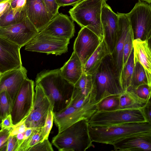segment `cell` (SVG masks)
Listing matches in <instances>:
<instances>
[{"label":"cell","instance_id":"cell-1","mask_svg":"<svg viewBox=\"0 0 151 151\" xmlns=\"http://www.w3.org/2000/svg\"><path fill=\"white\" fill-rule=\"evenodd\" d=\"M35 83L43 90L53 112L63 109L69 104L74 85L63 78L60 69L41 72L37 76Z\"/></svg>","mask_w":151,"mask_h":151},{"label":"cell","instance_id":"cell-2","mask_svg":"<svg viewBox=\"0 0 151 151\" xmlns=\"http://www.w3.org/2000/svg\"><path fill=\"white\" fill-rule=\"evenodd\" d=\"M91 76L94 89L91 99L93 104H97L108 96L119 94L123 91L111 54L106 57L96 71Z\"/></svg>","mask_w":151,"mask_h":151},{"label":"cell","instance_id":"cell-3","mask_svg":"<svg viewBox=\"0 0 151 151\" xmlns=\"http://www.w3.org/2000/svg\"><path fill=\"white\" fill-rule=\"evenodd\" d=\"M92 142L87 119L79 121L58 133L52 140L59 151H85L94 147Z\"/></svg>","mask_w":151,"mask_h":151},{"label":"cell","instance_id":"cell-4","mask_svg":"<svg viewBox=\"0 0 151 151\" xmlns=\"http://www.w3.org/2000/svg\"><path fill=\"white\" fill-rule=\"evenodd\" d=\"M88 131L93 142L112 145L129 136L151 132V123L148 122H132L105 126L88 125Z\"/></svg>","mask_w":151,"mask_h":151},{"label":"cell","instance_id":"cell-5","mask_svg":"<svg viewBox=\"0 0 151 151\" xmlns=\"http://www.w3.org/2000/svg\"><path fill=\"white\" fill-rule=\"evenodd\" d=\"M104 0H82L68 12L73 21L81 27H86L101 41L104 34L101 21L102 7Z\"/></svg>","mask_w":151,"mask_h":151},{"label":"cell","instance_id":"cell-6","mask_svg":"<svg viewBox=\"0 0 151 151\" xmlns=\"http://www.w3.org/2000/svg\"><path fill=\"white\" fill-rule=\"evenodd\" d=\"M147 122L141 109H118L97 111L88 120L92 126H105L132 122Z\"/></svg>","mask_w":151,"mask_h":151},{"label":"cell","instance_id":"cell-7","mask_svg":"<svg viewBox=\"0 0 151 151\" xmlns=\"http://www.w3.org/2000/svg\"><path fill=\"white\" fill-rule=\"evenodd\" d=\"M133 30L134 39L147 40L151 37V6L139 1L127 14Z\"/></svg>","mask_w":151,"mask_h":151},{"label":"cell","instance_id":"cell-8","mask_svg":"<svg viewBox=\"0 0 151 151\" xmlns=\"http://www.w3.org/2000/svg\"><path fill=\"white\" fill-rule=\"evenodd\" d=\"M35 94L34 81L26 78L12 105L11 115L14 125L24 120L29 115L33 106Z\"/></svg>","mask_w":151,"mask_h":151},{"label":"cell","instance_id":"cell-9","mask_svg":"<svg viewBox=\"0 0 151 151\" xmlns=\"http://www.w3.org/2000/svg\"><path fill=\"white\" fill-rule=\"evenodd\" d=\"M96 104L90 103L80 107L68 105L63 109L53 112L54 121L58 133L79 121L88 120L97 111Z\"/></svg>","mask_w":151,"mask_h":151},{"label":"cell","instance_id":"cell-10","mask_svg":"<svg viewBox=\"0 0 151 151\" xmlns=\"http://www.w3.org/2000/svg\"><path fill=\"white\" fill-rule=\"evenodd\" d=\"M70 40L49 36L40 32L25 45V50L47 54L60 55L68 51Z\"/></svg>","mask_w":151,"mask_h":151},{"label":"cell","instance_id":"cell-11","mask_svg":"<svg viewBox=\"0 0 151 151\" xmlns=\"http://www.w3.org/2000/svg\"><path fill=\"white\" fill-rule=\"evenodd\" d=\"M39 32L27 17L18 23L0 27V36L21 48L26 45Z\"/></svg>","mask_w":151,"mask_h":151},{"label":"cell","instance_id":"cell-12","mask_svg":"<svg viewBox=\"0 0 151 151\" xmlns=\"http://www.w3.org/2000/svg\"><path fill=\"white\" fill-rule=\"evenodd\" d=\"M33 106L28 116L25 119L26 127L29 128H42L46 120L51 107L49 101L42 88L36 85Z\"/></svg>","mask_w":151,"mask_h":151},{"label":"cell","instance_id":"cell-13","mask_svg":"<svg viewBox=\"0 0 151 151\" xmlns=\"http://www.w3.org/2000/svg\"><path fill=\"white\" fill-rule=\"evenodd\" d=\"M101 41L86 27H81L73 45V52L80 59L82 67L96 50Z\"/></svg>","mask_w":151,"mask_h":151},{"label":"cell","instance_id":"cell-14","mask_svg":"<svg viewBox=\"0 0 151 151\" xmlns=\"http://www.w3.org/2000/svg\"><path fill=\"white\" fill-rule=\"evenodd\" d=\"M21 48L0 36V74L22 66Z\"/></svg>","mask_w":151,"mask_h":151},{"label":"cell","instance_id":"cell-15","mask_svg":"<svg viewBox=\"0 0 151 151\" xmlns=\"http://www.w3.org/2000/svg\"><path fill=\"white\" fill-rule=\"evenodd\" d=\"M40 32L49 36L70 40L74 36L75 26L68 15L58 13Z\"/></svg>","mask_w":151,"mask_h":151},{"label":"cell","instance_id":"cell-16","mask_svg":"<svg viewBox=\"0 0 151 151\" xmlns=\"http://www.w3.org/2000/svg\"><path fill=\"white\" fill-rule=\"evenodd\" d=\"M104 0L102 7L101 21L105 35L104 40L111 53L116 43L119 30V18L117 14Z\"/></svg>","mask_w":151,"mask_h":151},{"label":"cell","instance_id":"cell-17","mask_svg":"<svg viewBox=\"0 0 151 151\" xmlns=\"http://www.w3.org/2000/svg\"><path fill=\"white\" fill-rule=\"evenodd\" d=\"M27 72L22 66L0 74V93L6 92L12 104L21 85L27 78Z\"/></svg>","mask_w":151,"mask_h":151},{"label":"cell","instance_id":"cell-18","mask_svg":"<svg viewBox=\"0 0 151 151\" xmlns=\"http://www.w3.org/2000/svg\"><path fill=\"white\" fill-rule=\"evenodd\" d=\"M115 151H151V132L138 133L124 138L112 145Z\"/></svg>","mask_w":151,"mask_h":151},{"label":"cell","instance_id":"cell-19","mask_svg":"<svg viewBox=\"0 0 151 151\" xmlns=\"http://www.w3.org/2000/svg\"><path fill=\"white\" fill-rule=\"evenodd\" d=\"M119 30L114 48L111 53L114 65L119 77L123 66V48L125 37L130 25L127 14L117 12Z\"/></svg>","mask_w":151,"mask_h":151},{"label":"cell","instance_id":"cell-20","mask_svg":"<svg viewBox=\"0 0 151 151\" xmlns=\"http://www.w3.org/2000/svg\"><path fill=\"white\" fill-rule=\"evenodd\" d=\"M25 6L27 17L40 32L51 19L43 0H26Z\"/></svg>","mask_w":151,"mask_h":151},{"label":"cell","instance_id":"cell-21","mask_svg":"<svg viewBox=\"0 0 151 151\" xmlns=\"http://www.w3.org/2000/svg\"><path fill=\"white\" fill-rule=\"evenodd\" d=\"M149 41L134 39L133 42L134 64L138 62L144 68L151 85V51Z\"/></svg>","mask_w":151,"mask_h":151},{"label":"cell","instance_id":"cell-22","mask_svg":"<svg viewBox=\"0 0 151 151\" xmlns=\"http://www.w3.org/2000/svg\"><path fill=\"white\" fill-rule=\"evenodd\" d=\"M111 54L104 39L101 42L96 50L82 67L83 73L93 75L97 70L106 57Z\"/></svg>","mask_w":151,"mask_h":151},{"label":"cell","instance_id":"cell-23","mask_svg":"<svg viewBox=\"0 0 151 151\" xmlns=\"http://www.w3.org/2000/svg\"><path fill=\"white\" fill-rule=\"evenodd\" d=\"M60 69L63 78L74 85L83 73L81 62L74 52L69 60Z\"/></svg>","mask_w":151,"mask_h":151},{"label":"cell","instance_id":"cell-24","mask_svg":"<svg viewBox=\"0 0 151 151\" xmlns=\"http://www.w3.org/2000/svg\"><path fill=\"white\" fill-rule=\"evenodd\" d=\"M148 100L139 98L131 90H126L119 95L118 109H140Z\"/></svg>","mask_w":151,"mask_h":151},{"label":"cell","instance_id":"cell-25","mask_svg":"<svg viewBox=\"0 0 151 151\" xmlns=\"http://www.w3.org/2000/svg\"><path fill=\"white\" fill-rule=\"evenodd\" d=\"M27 17L25 6L22 9L11 7L0 17V27H5L19 22Z\"/></svg>","mask_w":151,"mask_h":151},{"label":"cell","instance_id":"cell-26","mask_svg":"<svg viewBox=\"0 0 151 151\" xmlns=\"http://www.w3.org/2000/svg\"><path fill=\"white\" fill-rule=\"evenodd\" d=\"M134 65L133 48L125 64L122 68L119 77L123 91L127 90L129 86Z\"/></svg>","mask_w":151,"mask_h":151},{"label":"cell","instance_id":"cell-27","mask_svg":"<svg viewBox=\"0 0 151 151\" xmlns=\"http://www.w3.org/2000/svg\"><path fill=\"white\" fill-rule=\"evenodd\" d=\"M74 88L85 97L90 96L91 98L94 89L92 76L83 73L74 85Z\"/></svg>","mask_w":151,"mask_h":151},{"label":"cell","instance_id":"cell-28","mask_svg":"<svg viewBox=\"0 0 151 151\" xmlns=\"http://www.w3.org/2000/svg\"><path fill=\"white\" fill-rule=\"evenodd\" d=\"M145 84L151 86L144 68L140 63L136 62L134 63L130 86L127 89L134 88L139 85Z\"/></svg>","mask_w":151,"mask_h":151},{"label":"cell","instance_id":"cell-29","mask_svg":"<svg viewBox=\"0 0 151 151\" xmlns=\"http://www.w3.org/2000/svg\"><path fill=\"white\" fill-rule=\"evenodd\" d=\"M119 95L108 96L96 104L97 111H109L118 109Z\"/></svg>","mask_w":151,"mask_h":151},{"label":"cell","instance_id":"cell-30","mask_svg":"<svg viewBox=\"0 0 151 151\" xmlns=\"http://www.w3.org/2000/svg\"><path fill=\"white\" fill-rule=\"evenodd\" d=\"M12 104L6 93H0V118L3 120L11 114Z\"/></svg>","mask_w":151,"mask_h":151},{"label":"cell","instance_id":"cell-31","mask_svg":"<svg viewBox=\"0 0 151 151\" xmlns=\"http://www.w3.org/2000/svg\"><path fill=\"white\" fill-rule=\"evenodd\" d=\"M134 39V33L131 25H130L125 37L124 44L122 68L125 64L133 48V42Z\"/></svg>","mask_w":151,"mask_h":151},{"label":"cell","instance_id":"cell-32","mask_svg":"<svg viewBox=\"0 0 151 151\" xmlns=\"http://www.w3.org/2000/svg\"><path fill=\"white\" fill-rule=\"evenodd\" d=\"M53 120V112L51 107H50L48 110L44 124L41 129L40 135L43 141L48 139L52 127Z\"/></svg>","mask_w":151,"mask_h":151},{"label":"cell","instance_id":"cell-33","mask_svg":"<svg viewBox=\"0 0 151 151\" xmlns=\"http://www.w3.org/2000/svg\"><path fill=\"white\" fill-rule=\"evenodd\" d=\"M127 90L132 91L138 97L142 99L147 101L151 99V87L148 84H142L134 88Z\"/></svg>","mask_w":151,"mask_h":151},{"label":"cell","instance_id":"cell-34","mask_svg":"<svg viewBox=\"0 0 151 151\" xmlns=\"http://www.w3.org/2000/svg\"><path fill=\"white\" fill-rule=\"evenodd\" d=\"M51 19L58 14L60 6L56 0H43Z\"/></svg>","mask_w":151,"mask_h":151},{"label":"cell","instance_id":"cell-35","mask_svg":"<svg viewBox=\"0 0 151 151\" xmlns=\"http://www.w3.org/2000/svg\"><path fill=\"white\" fill-rule=\"evenodd\" d=\"M52 145L48 139L37 143L31 147L29 151H53Z\"/></svg>","mask_w":151,"mask_h":151},{"label":"cell","instance_id":"cell-36","mask_svg":"<svg viewBox=\"0 0 151 151\" xmlns=\"http://www.w3.org/2000/svg\"><path fill=\"white\" fill-rule=\"evenodd\" d=\"M12 128L0 130V151H6Z\"/></svg>","mask_w":151,"mask_h":151},{"label":"cell","instance_id":"cell-37","mask_svg":"<svg viewBox=\"0 0 151 151\" xmlns=\"http://www.w3.org/2000/svg\"><path fill=\"white\" fill-rule=\"evenodd\" d=\"M29 128H27L25 124V119L14 125L12 128L10 136H13L19 133L24 132Z\"/></svg>","mask_w":151,"mask_h":151},{"label":"cell","instance_id":"cell-38","mask_svg":"<svg viewBox=\"0 0 151 151\" xmlns=\"http://www.w3.org/2000/svg\"><path fill=\"white\" fill-rule=\"evenodd\" d=\"M18 146L16 135L10 136L8 140L6 151H17Z\"/></svg>","mask_w":151,"mask_h":151},{"label":"cell","instance_id":"cell-39","mask_svg":"<svg viewBox=\"0 0 151 151\" xmlns=\"http://www.w3.org/2000/svg\"><path fill=\"white\" fill-rule=\"evenodd\" d=\"M141 109L142 111L147 122L151 123V99H150L145 105Z\"/></svg>","mask_w":151,"mask_h":151},{"label":"cell","instance_id":"cell-40","mask_svg":"<svg viewBox=\"0 0 151 151\" xmlns=\"http://www.w3.org/2000/svg\"><path fill=\"white\" fill-rule=\"evenodd\" d=\"M14 125L13 123L11 114L6 116L2 120L1 124V129H5L13 127Z\"/></svg>","mask_w":151,"mask_h":151},{"label":"cell","instance_id":"cell-41","mask_svg":"<svg viewBox=\"0 0 151 151\" xmlns=\"http://www.w3.org/2000/svg\"><path fill=\"white\" fill-rule=\"evenodd\" d=\"M82 0H56L60 7L68 6H75Z\"/></svg>","mask_w":151,"mask_h":151},{"label":"cell","instance_id":"cell-42","mask_svg":"<svg viewBox=\"0 0 151 151\" xmlns=\"http://www.w3.org/2000/svg\"><path fill=\"white\" fill-rule=\"evenodd\" d=\"M11 0H6L0 2V17L11 7Z\"/></svg>","mask_w":151,"mask_h":151},{"label":"cell","instance_id":"cell-43","mask_svg":"<svg viewBox=\"0 0 151 151\" xmlns=\"http://www.w3.org/2000/svg\"><path fill=\"white\" fill-rule=\"evenodd\" d=\"M24 132L23 133H19L17 135H16L18 145V148L22 143L24 141Z\"/></svg>","mask_w":151,"mask_h":151},{"label":"cell","instance_id":"cell-44","mask_svg":"<svg viewBox=\"0 0 151 151\" xmlns=\"http://www.w3.org/2000/svg\"><path fill=\"white\" fill-rule=\"evenodd\" d=\"M26 0H19L15 7L18 9H22L25 5Z\"/></svg>","mask_w":151,"mask_h":151},{"label":"cell","instance_id":"cell-45","mask_svg":"<svg viewBox=\"0 0 151 151\" xmlns=\"http://www.w3.org/2000/svg\"><path fill=\"white\" fill-rule=\"evenodd\" d=\"M19 0H11V6L12 9H14L16 6Z\"/></svg>","mask_w":151,"mask_h":151},{"label":"cell","instance_id":"cell-46","mask_svg":"<svg viewBox=\"0 0 151 151\" xmlns=\"http://www.w3.org/2000/svg\"><path fill=\"white\" fill-rule=\"evenodd\" d=\"M139 1H145L149 4H151V0H139Z\"/></svg>","mask_w":151,"mask_h":151},{"label":"cell","instance_id":"cell-47","mask_svg":"<svg viewBox=\"0 0 151 151\" xmlns=\"http://www.w3.org/2000/svg\"><path fill=\"white\" fill-rule=\"evenodd\" d=\"M2 119L0 118V127H1V124L2 121Z\"/></svg>","mask_w":151,"mask_h":151},{"label":"cell","instance_id":"cell-48","mask_svg":"<svg viewBox=\"0 0 151 151\" xmlns=\"http://www.w3.org/2000/svg\"><path fill=\"white\" fill-rule=\"evenodd\" d=\"M6 0H0V2Z\"/></svg>","mask_w":151,"mask_h":151}]
</instances>
